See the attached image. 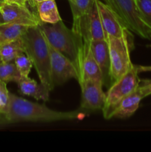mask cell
I'll return each instance as SVG.
<instances>
[{
	"mask_svg": "<svg viewBox=\"0 0 151 152\" xmlns=\"http://www.w3.org/2000/svg\"><path fill=\"white\" fill-rule=\"evenodd\" d=\"M78 117L76 111L61 112L44 105L33 102L10 93V101L5 114L7 123L19 122H56L75 120Z\"/></svg>",
	"mask_w": 151,
	"mask_h": 152,
	"instance_id": "cell-1",
	"label": "cell"
},
{
	"mask_svg": "<svg viewBox=\"0 0 151 152\" xmlns=\"http://www.w3.org/2000/svg\"><path fill=\"white\" fill-rule=\"evenodd\" d=\"M25 53L35 67L40 83L51 91L55 88L51 78L48 44L39 26L30 27L22 37Z\"/></svg>",
	"mask_w": 151,
	"mask_h": 152,
	"instance_id": "cell-2",
	"label": "cell"
},
{
	"mask_svg": "<svg viewBox=\"0 0 151 152\" xmlns=\"http://www.w3.org/2000/svg\"><path fill=\"white\" fill-rule=\"evenodd\" d=\"M38 26L47 42L75 63L82 39L70 30L62 20L54 24L41 22Z\"/></svg>",
	"mask_w": 151,
	"mask_h": 152,
	"instance_id": "cell-3",
	"label": "cell"
},
{
	"mask_svg": "<svg viewBox=\"0 0 151 152\" xmlns=\"http://www.w3.org/2000/svg\"><path fill=\"white\" fill-rule=\"evenodd\" d=\"M131 34L121 37L107 36L110 53L109 78L111 85L121 78L133 67L130 59Z\"/></svg>",
	"mask_w": 151,
	"mask_h": 152,
	"instance_id": "cell-4",
	"label": "cell"
},
{
	"mask_svg": "<svg viewBox=\"0 0 151 152\" xmlns=\"http://www.w3.org/2000/svg\"><path fill=\"white\" fill-rule=\"evenodd\" d=\"M126 28L145 39L151 40V28L142 19L135 0H104Z\"/></svg>",
	"mask_w": 151,
	"mask_h": 152,
	"instance_id": "cell-5",
	"label": "cell"
},
{
	"mask_svg": "<svg viewBox=\"0 0 151 152\" xmlns=\"http://www.w3.org/2000/svg\"><path fill=\"white\" fill-rule=\"evenodd\" d=\"M138 65H133L122 77L113 83L106 93L105 102L102 108L105 119L112 118V114L118 102L124 97L134 91L140 85Z\"/></svg>",
	"mask_w": 151,
	"mask_h": 152,
	"instance_id": "cell-6",
	"label": "cell"
},
{
	"mask_svg": "<svg viewBox=\"0 0 151 152\" xmlns=\"http://www.w3.org/2000/svg\"><path fill=\"white\" fill-rule=\"evenodd\" d=\"M72 31L85 41L107 39L96 5V0L90 11L81 17L73 19Z\"/></svg>",
	"mask_w": 151,
	"mask_h": 152,
	"instance_id": "cell-7",
	"label": "cell"
},
{
	"mask_svg": "<svg viewBox=\"0 0 151 152\" xmlns=\"http://www.w3.org/2000/svg\"><path fill=\"white\" fill-rule=\"evenodd\" d=\"M75 65L78 71V83L83 80H93L102 81L105 84L103 73L92 54L89 41L82 39Z\"/></svg>",
	"mask_w": 151,
	"mask_h": 152,
	"instance_id": "cell-8",
	"label": "cell"
},
{
	"mask_svg": "<svg viewBox=\"0 0 151 152\" xmlns=\"http://www.w3.org/2000/svg\"><path fill=\"white\" fill-rule=\"evenodd\" d=\"M47 44L50 55L51 78L55 87L64 84L70 79L78 80V71L75 63L48 42Z\"/></svg>",
	"mask_w": 151,
	"mask_h": 152,
	"instance_id": "cell-9",
	"label": "cell"
},
{
	"mask_svg": "<svg viewBox=\"0 0 151 152\" xmlns=\"http://www.w3.org/2000/svg\"><path fill=\"white\" fill-rule=\"evenodd\" d=\"M4 23H13L28 27L38 26L41 23L38 15H36L26 5L16 2L4 1L0 6Z\"/></svg>",
	"mask_w": 151,
	"mask_h": 152,
	"instance_id": "cell-10",
	"label": "cell"
},
{
	"mask_svg": "<svg viewBox=\"0 0 151 152\" xmlns=\"http://www.w3.org/2000/svg\"><path fill=\"white\" fill-rule=\"evenodd\" d=\"M78 83L81 92V109L85 111L102 109L106 98V94L102 89L103 82L86 80Z\"/></svg>",
	"mask_w": 151,
	"mask_h": 152,
	"instance_id": "cell-11",
	"label": "cell"
},
{
	"mask_svg": "<svg viewBox=\"0 0 151 152\" xmlns=\"http://www.w3.org/2000/svg\"><path fill=\"white\" fill-rule=\"evenodd\" d=\"M96 5L102 27L107 36L121 37L130 34L116 13L102 0H96Z\"/></svg>",
	"mask_w": 151,
	"mask_h": 152,
	"instance_id": "cell-12",
	"label": "cell"
},
{
	"mask_svg": "<svg viewBox=\"0 0 151 152\" xmlns=\"http://www.w3.org/2000/svg\"><path fill=\"white\" fill-rule=\"evenodd\" d=\"M143 94L139 87L123 98L115 107L112 114V118H128L131 117L139 108V104L142 99H144Z\"/></svg>",
	"mask_w": 151,
	"mask_h": 152,
	"instance_id": "cell-13",
	"label": "cell"
},
{
	"mask_svg": "<svg viewBox=\"0 0 151 152\" xmlns=\"http://www.w3.org/2000/svg\"><path fill=\"white\" fill-rule=\"evenodd\" d=\"M90 50L95 60L103 73L105 80L109 77L110 53L107 39L89 41Z\"/></svg>",
	"mask_w": 151,
	"mask_h": 152,
	"instance_id": "cell-14",
	"label": "cell"
},
{
	"mask_svg": "<svg viewBox=\"0 0 151 152\" xmlns=\"http://www.w3.org/2000/svg\"><path fill=\"white\" fill-rule=\"evenodd\" d=\"M17 84L22 94L33 97L37 100L47 101L49 99L50 91L41 83L38 84L36 80L29 77H22Z\"/></svg>",
	"mask_w": 151,
	"mask_h": 152,
	"instance_id": "cell-15",
	"label": "cell"
},
{
	"mask_svg": "<svg viewBox=\"0 0 151 152\" xmlns=\"http://www.w3.org/2000/svg\"><path fill=\"white\" fill-rule=\"evenodd\" d=\"M38 16L43 23L54 24L62 20L55 0H46L36 5Z\"/></svg>",
	"mask_w": 151,
	"mask_h": 152,
	"instance_id": "cell-16",
	"label": "cell"
},
{
	"mask_svg": "<svg viewBox=\"0 0 151 152\" xmlns=\"http://www.w3.org/2000/svg\"><path fill=\"white\" fill-rule=\"evenodd\" d=\"M30 27L13 23L0 25V44L9 42L22 38Z\"/></svg>",
	"mask_w": 151,
	"mask_h": 152,
	"instance_id": "cell-17",
	"label": "cell"
},
{
	"mask_svg": "<svg viewBox=\"0 0 151 152\" xmlns=\"http://www.w3.org/2000/svg\"><path fill=\"white\" fill-rule=\"evenodd\" d=\"M22 53H25V48L22 39L0 44V56L3 62H13Z\"/></svg>",
	"mask_w": 151,
	"mask_h": 152,
	"instance_id": "cell-18",
	"label": "cell"
},
{
	"mask_svg": "<svg viewBox=\"0 0 151 152\" xmlns=\"http://www.w3.org/2000/svg\"><path fill=\"white\" fill-rule=\"evenodd\" d=\"M22 75L13 62H1L0 64V80L7 83L15 82L17 83Z\"/></svg>",
	"mask_w": 151,
	"mask_h": 152,
	"instance_id": "cell-19",
	"label": "cell"
},
{
	"mask_svg": "<svg viewBox=\"0 0 151 152\" xmlns=\"http://www.w3.org/2000/svg\"><path fill=\"white\" fill-rule=\"evenodd\" d=\"M73 15V19L81 17L90 11L96 4V0H68Z\"/></svg>",
	"mask_w": 151,
	"mask_h": 152,
	"instance_id": "cell-20",
	"label": "cell"
},
{
	"mask_svg": "<svg viewBox=\"0 0 151 152\" xmlns=\"http://www.w3.org/2000/svg\"><path fill=\"white\" fill-rule=\"evenodd\" d=\"M13 62L20 72L22 77H29L31 68L33 66L31 59L25 53H22L16 57Z\"/></svg>",
	"mask_w": 151,
	"mask_h": 152,
	"instance_id": "cell-21",
	"label": "cell"
},
{
	"mask_svg": "<svg viewBox=\"0 0 151 152\" xmlns=\"http://www.w3.org/2000/svg\"><path fill=\"white\" fill-rule=\"evenodd\" d=\"M142 19L151 28V0H135Z\"/></svg>",
	"mask_w": 151,
	"mask_h": 152,
	"instance_id": "cell-22",
	"label": "cell"
},
{
	"mask_svg": "<svg viewBox=\"0 0 151 152\" xmlns=\"http://www.w3.org/2000/svg\"><path fill=\"white\" fill-rule=\"evenodd\" d=\"M10 101V92L7 88V83L0 80V104L1 112L5 114Z\"/></svg>",
	"mask_w": 151,
	"mask_h": 152,
	"instance_id": "cell-23",
	"label": "cell"
},
{
	"mask_svg": "<svg viewBox=\"0 0 151 152\" xmlns=\"http://www.w3.org/2000/svg\"><path fill=\"white\" fill-rule=\"evenodd\" d=\"M139 88H140L141 91H142V94H143L144 97L150 95L151 94V80L145 81L144 84L143 85H139Z\"/></svg>",
	"mask_w": 151,
	"mask_h": 152,
	"instance_id": "cell-24",
	"label": "cell"
},
{
	"mask_svg": "<svg viewBox=\"0 0 151 152\" xmlns=\"http://www.w3.org/2000/svg\"><path fill=\"white\" fill-rule=\"evenodd\" d=\"M139 72H143V71H151V66H139Z\"/></svg>",
	"mask_w": 151,
	"mask_h": 152,
	"instance_id": "cell-25",
	"label": "cell"
},
{
	"mask_svg": "<svg viewBox=\"0 0 151 152\" xmlns=\"http://www.w3.org/2000/svg\"><path fill=\"white\" fill-rule=\"evenodd\" d=\"M3 123H7V122L6 120L5 114L0 112V124H3Z\"/></svg>",
	"mask_w": 151,
	"mask_h": 152,
	"instance_id": "cell-26",
	"label": "cell"
},
{
	"mask_svg": "<svg viewBox=\"0 0 151 152\" xmlns=\"http://www.w3.org/2000/svg\"><path fill=\"white\" fill-rule=\"evenodd\" d=\"M12 1L17 3V4H22V5H26V3L28 1H30V0H12Z\"/></svg>",
	"mask_w": 151,
	"mask_h": 152,
	"instance_id": "cell-27",
	"label": "cell"
},
{
	"mask_svg": "<svg viewBox=\"0 0 151 152\" xmlns=\"http://www.w3.org/2000/svg\"><path fill=\"white\" fill-rule=\"evenodd\" d=\"M46 1V0H30V2H32L35 6L38 3L42 2V1Z\"/></svg>",
	"mask_w": 151,
	"mask_h": 152,
	"instance_id": "cell-28",
	"label": "cell"
},
{
	"mask_svg": "<svg viewBox=\"0 0 151 152\" xmlns=\"http://www.w3.org/2000/svg\"><path fill=\"white\" fill-rule=\"evenodd\" d=\"M4 23V20H3V17H2V15H1V11H0V25L1 24Z\"/></svg>",
	"mask_w": 151,
	"mask_h": 152,
	"instance_id": "cell-29",
	"label": "cell"
},
{
	"mask_svg": "<svg viewBox=\"0 0 151 152\" xmlns=\"http://www.w3.org/2000/svg\"><path fill=\"white\" fill-rule=\"evenodd\" d=\"M4 1H5V0H0V3H1V4H2V3H4Z\"/></svg>",
	"mask_w": 151,
	"mask_h": 152,
	"instance_id": "cell-30",
	"label": "cell"
},
{
	"mask_svg": "<svg viewBox=\"0 0 151 152\" xmlns=\"http://www.w3.org/2000/svg\"><path fill=\"white\" fill-rule=\"evenodd\" d=\"M5 1H7V2H11L12 0H5Z\"/></svg>",
	"mask_w": 151,
	"mask_h": 152,
	"instance_id": "cell-31",
	"label": "cell"
},
{
	"mask_svg": "<svg viewBox=\"0 0 151 152\" xmlns=\"http://www.w3.org/2000/svg\"><path fill=\"white\" fill-rule=\"evenodd\" d=\"M1 62H2V60H1V56H0V64H1Z\"/></svg>",
	"mask_w": 151,
	"mask_h": 152,
	"instance_id": "cell-32",
	"label": "cell"
},
{
	"mask_svg": "<svg viewBox=\"0 0 151 152\" xmlns=\"http://www.w3.org/2000/svg\"><path fill=\"white\" fill-rule=\"evenodd\" d=\"M0 112H1V104H0Z\"/></svg>",
	"mask_w": 151,
	"mask_h": 152,
	"instance_id": "cell-33",
	"label": "cell"
},
{
	"mask_svg": "<svg viewBox=\"0 0 151 152\" xmlns=\"http://www.w3.org/2000/svg\"><path fill=\"white\" fill-rule=\"evenodd\" d=\"M1 3H0V6H1Z\"/></svg>",
	"mask_w": 151,
	"mask_h": 152,
	"instance_id": "cell-34",
	"label": "cell"
}]
</instances>
